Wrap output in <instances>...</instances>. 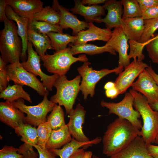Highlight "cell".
<instances>
[{"label":"cell","mask_w":158,"mask_h":158,"mask_svg":"<svg viewBox=\"0 0 158 158\" xmlns=\"http://www.w3.org/2000/svg\"><path fill=\"white\" fill-rule=\"evenodd\" d=\"M142 13L150 8L158 6V0H137Z\"/></svg>","instance_id":"cell-42"},{"label":"cell","mask_w":158,"mask_h":158,"mask_svg":"<svg viewBox=\"0 0 158 158\" xmlns=\"http://www.w3.org/2000/svg\"><path fill=\"white\" fill-rule=\"evenodd\" d=\"M52 130L47 121L40 124L37 128L38 142L37 145L45 148Z\"/></svg>","instance_id":"cell-35"},{"label":"cell","mask_w":158,"mask_h":158,"mask_svg":"<svg viewBox=\"0 0 158 158\" xmlns=\"http://www.w3.org/2000/svg\"><path fill=\"white\" fill-rule=\"evenodd\" d=\"M107 1L105 0H83L81 1L82 3L84 5L87 4L89 6L97 5L102 3H105Z\"/></svg>","instance_id":"cell-47"},{"label":"cell","mask_w":158,"mask_h":158,"mask_svg":"<svg viewBox=\"0 0 158 158\" xmlns=\"http://www.w3.org/2000/svg\"><path fill=\"white\" fill-rule=\"evenodd\" d=\"M7 63L0 57V91L1 92L7 87L9 81L7 71Z\"/></svg>","instance_id":"cell-38"},{"label":"cell","mask_w":158,"mask_h":158,"mask_svg":"<svg viewBox=\"0 0 158 158\" xmlns=\"http://www.w3.org/2000/svg\"><path fill=\"white\" fill-rule=\"evenodd\" d=\"M47 121L54 130L59 129L66 125L64 113L61 106L55 104L50 114L47 117Z\"/></svg>","instance_id":"cell-33"},{"label":"cell","mask_w":158,"mask_h":158,"mask_svg":"<svg viewBox=\"0 0 158 158\" xmlns=\"http://www.w3.org/2000/svg\"><path fill=\"white\" fill-rule=\"evenodd\" d=\"M115 87L114 82L109 81L104 86V88L106 90L112 89Z\"/></svg>","instance_id":"cell-49"},{"label":"cell","mask_w":158,"mask_h":158,"mask_svg":"<svg viewBox=\"0 0 158 158\" xmlns=\"http://www.w3.org/2000/svg\"><path fill=\"white\" fill-rule=\"evenodd\" d=\"M71 51L74 56L79 54L84 53L90 55L99 54L104 52L116 55V51L111 47L105 46H98L92 44L87 43L74 45L71 43L69 44Z\"/></svg>","instance_id":"cell-27"},{"label":"cell","mask_w":158,"mask_h":158,"mask_svg":"<svg viewBox=\"0 0 158 158\" xmlns=\"http://www.w3.org/2000/svg\"><path fill=\"white\" fill-rule=\"evenodd\" d=\"M124 9L122 18L141 17L142 12L137 0H121Z\"/></svg>","instance_id":"cell-34"},{"label":"cell","mask_w":158,"mask_h":158,"mask_svg":"<svg viewBox=\"0 0 158 158\" xmlns=\"http://www.w3.org/2000/svg\"><path fill=\"white\" fill-rule=\"evenodd\" d=\"M7 4L6 0H0V22H4L7 18L6 14Z\"/></svg>","instance_id":"cell-44"},{"label":"cell","mask_w":158,"mask_h":158,"mask_svg":"<svg viewBox=\"0 0 158 158\" xmlns=\"http://www.w3.org/2000/svg\"><path fill=\"white\" fill-rule=\"evenodd\" d=\"M134 98L129 92L126 93L123 99L118 103L108 102L102 100L100 105L109 109V114H114L118 117L127 120L138 129H141L142 124L140 119L139 112L133 108Z\"/></svg>","instance_id":"cell-8"},{"label":"cell","mask_w":158,"mask_h":158,"mask_svg":"<svg viewBox=\"0 0 158 158\" xmlns=\"http://www.w3.org/2000/svg\"><path fill=\"white\" fill-rule=\"evenodd\" d=\"M41 59L43 62L42 65L49 72L59 76L65 75L73 63L78 61L84 62L88 61L84 54L74 57L70 47L55 51L51 55L45 54Z\"/></svg>","instance_id":"cell-5"},{"label":"cell","mask_w":158,"mask_h":158,"mask_svg":"<svg viewBox=\"0 0 158 158\" xmlns=\"http://www.w3.org/2000/svg\"><path fill=\"white\" fill-rule=\"evenodd\" d=\"M140 130L128 121L118 117L109 123L102 138L103 153L111 157L126 148Z\"/></svg>","instance_id":"cell-1"},{"label":"cell","mask_w":158,"mask_h":158,"mask_svg":"<svg viewBox=\"0 0 158 158\" xmlns=\"http://www.w3.org/2000/svg\"><path fill=\"white\" fill-rule=\"evenodd\" d=\"M145 28L142 35L138 42L141 43H145L149 40L158 29V18L144 20Z\"/></svg>","instance_id":"cell-36"},{"label":"cell","mask_w":158,"mask_h":158,"mask_svg":"<svg viewBox=\"0 0 158 158\" xmlns=\"http://www.w3.org/2000/svg\"><path fill=\"white\" fill-rule=\"evenodd\" d=\"M123 20L122 28L128 40L138 42L144 31V20L141 17L128 18Z\"/></svg>","instance_id":"cell-24"},{"label":"cell","mask_w":158,"mask_h":158,"mask_svg":"<svg viewBox=\"0 0 158 158\" xmlns=\"http://www.w3.org/2000/svg\"><path fill=\"white\" fill-rule=\"evenodd\" d=\"M102 140V138L99 137L86 142H79L72 138L69 142L63 146L61 149L48 150L55 156H59L60 158H69L75 151L80 148L85 150L93 145L99 144Z\"/></svg>","instance_id":"cell-23"},{"label":"cell","mask_w":158,"mask_h":158,"mask_svg":"<svg viewBox=\"0 0 158 158\" xmlns=\"http://www.w3.org/2000/svg\"><path fill=\"white\" fill-rule=\"evenodd\" d=\"M24 113L12 103L6 101L0 103V120L14 129L24 123Z\"/></svg>","instance_id":"cell-19"},{"label":"cell","mask_w":158,"mask_h":158,"mask_svg":"<svg viewBox=\"0 0 158 158\" xmlns=\"http://www.w3.org/2000/svg\"><path fill=\"white\" fill-rule=\"evenodd\" d=\"M52 7L59 13V25L63 29L68 28L72 29L73 36L77 35L80 31L88 28L89 23L79 20L68 9L60 4L58 0L53 1Z\"/></svg>","instance_id":"cell-14"},{"label":"cell","mask_w":158,"mask_h":158,"mask_svg":"<svg viewBox=\"0 0 158 158\" xmlns=\"http://www.w3.org/2000/svg\"><path fill=\"white\" fill-rule=\"evenodd\" d=\"M33 147L24 142L19 147L18 153L22 155L24 158H37L39 154L34 151Z\"/></svg>","instance_id":"cell-39"},{"label":"cell","mask_w":158,"mask_h":158,"mask_svg":"<svg viewBox=\"0 0 158 158\" xmlns=\"http://www.w3.org/2000/svg\"><path fill=\"white\" fill-rule=\"evenodd\" d=\"M18 136H21V141L34 146L38 142L37 128L32 125L23 123L14 129Z\"/></svg>","instance_id":"cell-30"},{"label":"cell","mask_w":158,"mask_h":158,"mask_svg":"<svg viewBox=\"0 0 158 158\" xmlns=\"http://www.w3.org/2000/svg\"><path fill=\"white\" fill-rule=\"evenodd\" d=\"M6 17L8 19L15 21L17 25L18 32L21 39L23 44L22 52L20 59L22 62L26 61L27 59L26 52L27 50L28 23V19L21 17L16 13L11 7L7 5L6 9Z\"/></svg>","instance_id":"cell-21"},{"label":"cell","mask_w":158,"mask_h":158,"mask_svg":"<svg viewBox=\"0 0 158 158\" xmlns=\"http://www.w3.org/2000/svg\"><path fill=\"white\" fill-rule=\"evenodd\" d=\"M92 155L91 151H85L83 148H80L75 151L69 158H91Z\"/></svg>","instance_id":"cell-43"},{"label":"cell","mask_w":158,"mask_h":158,"mask_svg":"<svg viewBox=\"0 0 158 158\" xmlns=\"http://www.w3.org/2000/svg\"><path fill=\"white\" fill-rule=\"evenodd\" d=\"M122 4L121 1L110 0L107 1L103 5L105 10L107 11L106 16L98 20V23H105L106 28L111 29L123 26V23L122 18Z\"/></svg>","instance_id":"cell-16"},{"label":"cell","mask_w":158,"mask_h":158,"mask_svg":"<svg viewBox=\"0 0 158 158\" xmlns=\"http://www.w3.org/2000/svg\"><path fill=\"white\" fill-rule=\"evenodd\" d=\"M27 35L28 41L34 46L36 51L41 58L45 55L47 49H53L51 40L47 34L38 33L28 29Z\"/></svg>","instance_id":"cell-25"},{"label":"cell","mask_w":158,"mask_h":158,"mask_svg":"<svg viewBox=\"0 0 158 158\" xmlns=\"http://www.w3.org/2000/svg\"><path fill=\"white\" fill-rule=\"evenodd\" d=\"M92 158H100L95 155H93L92 156Z\"/></svg>","instance_id":"cell-52"},{"label":"cell","mask_w":158,"mask_h":158,"mask_svg":"<svg viewBox=\"0 0 158 158\" xmlns=\"http://www.w3.org/2000/svg\"><path fill=\"white\" fill-rule=\"evenodd\" d=\"M72 139L66 124L59 129L52 130L46 147L48 149H59L69 142Z\"/></svg>","instance_id":"cell-26"},{"label":"cell","mask_w":158,"mask_h":158,"mask_svg":"<svg viewBox=\"0 0 158 158\" xmlns=\"http://www.w3.org/2000/svg\"><path fill=\"white\" fill-rule=\"evenodd\" d=\"M86 112L84 107L78 104L70 114L69 120L67 124L72 138L79 142H86L90 140L82 130Z\"/></svg>","instance_id":"cell-15"},{"label":"cell","mask_w":158,"mask_h":158,"mask_svg":"<svg viewBox=\"0 0 158 158\" xmlns=\"http://www.w3.org/2000/svg\"><path fill=\"white\" fill-rule=\"evenodd\" d=\"M154 143L157 144H158V133L156 137Z\"/></svg>","instance_id":"cell-51"},{"label":"cell","mask_w":158,"mask_h":158,"mask_svg":"<svg viewBox=\"0 0 158 158\" xmlns=\"http://www.w3.org/2000/svg\"><path fill=\"white\" fill-rule=\"evenodd\" d=\"M105 94L107 97L114 99L116 98L119 94L118 89L115 87L112 89L106 90Z\"/></svg>","instance_id":"cell-45"},{"label":"cell","mask_w":158,"mask_h":158,"mask_svg":"<svg viewBox=\"0 0 158 158\" xmlns=\"http://www.w3.org/2000/svg\"><path fill=\"white\" fill-rule=\"evenodd\" d=\"M7 71L9 81H12L15 84L29 86L40 95L44 96L47 90L36 77L26 71L19 62L7 65Z\"/></svg>","instance_id":"cell-9"},{"label":"cell","mask_w":158,"mask_h":158,"mask_svg":"<svg viewBox=\"0 0 158 158\" xmlns=\"http://www.w3.org/2000/svg\"><path fill=\"white\" fill-rule=\"evenodd\" d=\"M129 92L134 98L133 106L142 119L140 136L147 145L153 143L158 133V112L152 109L142 94L132 89Z\"/></svg>","instance_id":"cell-2"},{"label":"cell","mask_w":158,"mask_h":158,"mask_svg":"<svg viewBox=\"0 0 158 158\" xmlns=\"http://www.w3.org/2000/svg\"><path fill=\"white\" fill-rule=\"evenodd\" d=\"M90 62L86 61L77 68L79 75L82 78L80 85V90L85 100L87 99L89 95L91 97H93L96 85L102 78L112 73L119 74L124 68L123 66H118L112 69L104 68L96 70L90 67Z\"/></svg>","instance_id":"cell-6"},{"label":"cell","mask_w":158,"mask_h":158,"mask_svg":"<svg viewBox=\"0 0 158 158\" xmlns=\"http://www.w3.org/2000/svg\"><path fill=\"white\" fill-rule=\"evenodd\" d=\"M37 150L39 153V158H56V156L49 150L44 148L37 145L33 146Z\"/></svg>","instance_id":"cell-41"},{"label":"cell","mask_w":158,"mask_h":158,"mask_svg":"<svg viewBox=\"0 0 158 158\" xmlns=\"http://www.w3.org/2000/svg\"><path fill=\"white\" fill-rule=\"evenodd\" d=\"M14 11L20 16L30 19L43 8L40 0H6Z\"/></svg>","instance_id":"cell-18"},{"label":"cell","mask_w":158,"mask_h":158,"mask_svg":"<svg viewBox=\"0 0 158 158\" xmlns=\"http://www.w3.org/2000/svg\"><path fill=\"white\" fill-rule=\"evenodd\" d=\"M49 94V90H47L42 101L36 105H26L24 99L22 98L18 99L12 104L15 107L26 114L24 123L34 127L38 126L40 123L47 121V115L51 111L55 104L48 99Z\"/></svg>","instance_id":"cell-7"},{"label":"cell","mask_w":158,"mask_h":158,"mask_svg":"<svg viewBox=\"0 0 158 158\" xmlns=\"http://www.w3.org/2000/svg\"><path fill=\"white\" fill-rule=\"evenodd\" d=\"M50 38L51 45L55 51H58L67 48L68 44L73 43L77 38V36H71L67 33L54 32L47 34Z\"/></svg>","instance_id":"cell-29"},{"label":"cell","mask_w":158,"mask_h":158,"mask_svg":"<svg viewBox=\"0 0 158 158\" xmlns=\"http://www.w3.org/2000/svg\"><path fill=\"white\" fill-rule=\"evenodd\" d=\"M150 154L154 158H158V146L149 144L147 145Z\"/></svg>","instance_id":"cell-46"},{"label":"cell","mask_w":158,"mask_h":158,"mask_svg":"<svg viewBox=\"0 0 158 158\" xmlns=\"http://www.w3.org/2000/svg\"><path fill=\"white\" fill-rule=\"evenodd\" d=\"M150 105L152 109L158 112V102Z\"/></svg>","instance_id":"cell-50"},{"label":"cell","mask_w":158,"mask_h":158,"mask_svg":"<svg viewBox=\"0 0 158 158\" xmlns=\"http://www.w3.org/2000/svg\"><path fill=\"white\" fill-rule=\"evenodd\" d=\"M4 23V27L0 33V56L7 64L19 62L23 44L17 26L13 21L7 18Z\"/></svg>","instance_id":"cell-3"},{"label":"cell","mask_w":158,"mask_h":158,"mask_svg":"<svg viewBox=\"0 0 158 158\" xmlns=\"http://www.w3.org/2000/svg\"><path fill=\"white\" fill-rule=\"evenodd\" d=\"M30 19L59 25L60 16L59 12L52 7L47 6L43 7Z\"/></svg>","instance_id":"cell-31"},{"label":"cell","mask_w":158,"mask_h":158,"mask_svg":"<svg viewBox=\"0 0 158 158\" xmlns=\"http://www.w3.org/2000/svg\"><path fill=\"white\" fill-rule=\"evenodd\" d=\"M110 158H154L148 150L147 145L141 136H138L125 149Z\"/></svg>","instance_id":"cell-20"},{"label":"cell","mask_w":158,"mask_h":158,"mask_svg":"<svg viewBox=\"0 0 158 158\" xmlns=\"http://www.w3.org/2000/svg\"><path fill=\"white\" fill-rule=\"evenodd\" d=\"M112 34L111 29L100 28L95 25L93 23H90L87 29L82 30L78 34L77 38L73 44L86 43L96 40L107 42L110 39Z\"/></svg>","instance_id":"cell-17"},{"label":"cell","mask_w":158,"mask_h":158,"mask_svg":"<svg viewBox=\"0 0 158 158\" xmlns=\"http://www.w3.org/2000/svg\"><path fill=\"white\" fill-rule=\"evenodd\" d=\"M32 46V43L28 41L27 60L25 61L21 62L22 65L27 71L36 76H40L42 81V83L44 87L47 90L51 91L55 82L59 76L56 74L48 75L42 71L40 64L41 57L36 51L34 50Z\"/></svg>","instance_id":"cell-10"},{"label":"cell","mask_w":158,"mask_h":158,"mask_svg":"<svg viewBox=\"0 0 158 158\" xmlns=\"http://www.w3.org/2000/svg\"><path fill=\"white\" fill-rule=\"evenodd\" d=\"M81 77L79 75L69 80L65 75L60 76L54 84L56 92L51 97L50 100L60 106H63L68 114L69 115L73 110V105L80 90Z\"/></svg>","instance_id":"cell-4"},{"label":"cell","mask_w":158,"mask_h":158,"mask_svg":"<svg viewBox=\"0 0 158 158\" xmlns=\"http://www.w3.org/2000/svg\"><path fill=\"white\" fill-rule=\"evenodd\" d=\"M131 87L133 90L144 96L149 104L158 102V86L145 69Z\"/></svg>","instance_id":"cell-13"},{"label":"cell","mask_w":158,"mask_h":158,"mask_svg":"<svg viewBox=\"0 0 158 158\" xmlns=\"http://www.w3.org/2000/svg\"><path fill=\"white\" fill-rule=\"evenodd\" d=\"M149 66L142 61L138 59L133 60L124 68L114 82L115 86L119 94L125 92L131 86L135 79Z\"/></svg>","instance_id":"cell-11"},{"label":"cell","mask_w":158,"mask_h":158,"mask_svg":"<svg viewBox=\"0 0 158 158\" xmlns=\"http://www.w3.org/2000/svg\"><path fill=\"white\" fill-rule=\"evenodd\" d=\"M158 38V34L155 37H153L154 38Z\"/></svg>","instance_id":"cell-53"},{"label":"cell","mask_w":158,"mask_h":158,"mask_svg":"<svg viewBox=\"0 0 158 158\" xmlns=\"http://www.w3.org/2000/svg\"><path fill=\"white\" fill-rule=\"evenodd\" d=\"M0 92V98H3L6 101L11 103L20 98L32 103L30 95L24 90L23 86L21 85L15 84L12 85H8Z\"/></svg>","instance_id":"cell-28"},{"label":"cell","mask_w":158,"mask_h":158,"mask_svg":"<svg viewBox=\"0 0 158 158\" xmlns=\"http://www.w3.org/2000/svg\"><path fill=\"white\" fill-rule=\"evenodd\" d=\"M28 29L37 32L47 34L52 32L63 33V29L59 25L46 22L28 19Z\"/></svg>","instance_id":"cell-32"},{"label":"cell","mask_w":158,"mask_h":158,"mask_svg":"<svg viewBox=\"0 0 158 158\" xmlns=\"http://www.w3.org/2000/svg\"><path fill=\"white\" fill-rule=\"evenodd\" d=\"M18 150L13 146L5 145L0 150V158H24L18 153Z\"/></svg>","instance_id":"cell-37"},{"label":"cell","mask_w":158,"mask_h":158,"mask_svg":"<svg viewBox=\"0 0 158 158\" xmlns=\"http://www.w3.org/2000/svg\"><path fill=\"white\" fill-rule=\"evenodd\" d=\"M145 69L153 78L158 86V74L155 72L151 66H149Z\"/></svg>","instance_id":"cell-48"},{"label":"cell","mask_w":158,"mask_h":158,"mask_svg":"<svg viewBox=\"0 0 158 158\" xmlns=\"http://www.w3.org/2000/svg\"><path fill=\"white\" fill-rule=\"evenodd\" d=\"M142 17L144 20L158 18V6L152 7L142 13Z\"/></svg>","instance_id":"cell-40"},{"label":"cell","mask_w":158,"mask_h":158,"mask_svg":"<svg viewBox=\"0 0 158 158\" xmlns=\"http://www.w3.org/2000/svg\"><path fill=\"white\" fill-rule=\"evenodd\" d=\"M128 39L121 27L115 28L112 31L111 36L104 45L111 47L118 54V66L124 68L130 63L127 51L129 47Z\"/></svg>","instance_id":"cell-12"},{"label":"cell","mask_w":158,"mask_h":158,"mask_svg":"<svg viewBox=\"0 0 158 158\" xmlns=\"http://www.w3.org/2000/svg\"><path fill=\"white\" fill-rule=\"evenodd\" d=\"M75 5L70 9L73 14H78L84 18L85 22L98 23V20L105 14V9L103 6H85L80 0H74Z\"/></svg>","instance_id":"cell-22"}]
</instances>
